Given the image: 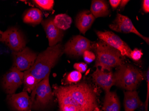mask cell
Segmentation results:
<instances>
[{"label":"cell","mask_w":149,"mask_h":111,"mask_svg":"<svg viewBox=\"0 0 149 111\" xmlns=\"http://www.w3.org/2000/svg\"><path fill=\"white\" fill-rule=\"evenodd\" d=\"M92 77L93 81L106 92H110L112 87L115 85L113 73L112 72H107L97 68Z\"/></svg>","instance_id":"7c38bea8"},{"label":"cell","mask_w":149,"mask_h":111,"mask_svg":"<svg viewBox=\"0 0 149 111\" xmlns=\"http://www.w3.org/2000/svg\"><path fill=\"white\" fill-rule=\"evenodd\" d=\"M74 68L76 70L79 72L80 73H84L87 71L88 66L87 64L83 62L75 63L74 65Z\"/></svg>","instance_id":"484cf974"},{"label":"cell","mask_w":149,"mask_h":111,"mask_svg":"<svg viewBox=\"0 0 149 111\" xmlns=\"http://www.w3.org/2000/svg\"><path fill=\"white\" fill-rule=\"evenodd\" d=\"M143 105L136 90L127 91L124 92V106L125 111H134Z\"/></svg>","instance_id":"2e32d148"},{"label":"cell","mask_w":149,"mask_h":111,"mask_svg":"<svg viewBox=\"0 0 149 111\" xmlns=\"http://www.w3.org/2000/svg\"><path fill=\"white\" fill-rule=\"evenodd\" d=\"M109 28L111 30L117 32L123 33H133L136 34L149 44V38L141 35L135 27L131 20L125 16L117 13L116 18L113 23L109 25Z\"/></svg>","instance_id":"8fae6325"},{"label":"cell","mask_w":149,"mask_h":111,"mask_svg":"<svg viewBox=\"0 0 149 111\" xmlns=\"http://www.w3.org/2000/svg\"><path fill=\"white\" fill-rule=\"evenodd\" d=\"M84 59L87 63H91L96 59V55L93 52L90 50H86L84 52L83 54Z\"/></svg>","instance_id":"cb8c5ba5"},{"label":"cell","mask_w":149,"mask_h":111,"mask_svg":"<svg viewBox=\"0 0 149 111\" xmlns=\"http://www.w3.org/2000/svg\"><path fill=\"white\" fill-rule=\"evenodd\" d=\"M90 10L95 18L106 16L109 13L108 4L105 1L101 0L93 1Z\"/></svg>","instance_id":"ac0fdd59"},{"label":"cell","mask_w":149,"mask_h":111,"mask_svg":"<svg viewBox=\"0 0 149 111\" xmlns=\"http://www.w3.org/2000/svg\"><path fill=\"white\" fill-rule=\"evenodd\" d=\"M3 32H2L0 30V41H1V37H2V34H3Z\"/></svg>","instance_id":"4dcf8cb0"},{"label":"cell","mask_w":149,"mask_h":111,"mask_svg":"<svg viewBox=\"0 0 149 111\" xmlns=\"http://www.w3.org/2000/svg\"><path fill=\"white\" fill-rule=\"evenodd\" d=\"M91 48V42L89 40L82 36L77 35L72 37L67 42L63 51L67 55L79 57Z\"/></svg>","instance_id":"30bf717a"},{"label":"cell","mask_w":149,"mask_h":111,"mask_svg":"<svg viewBox=\"0 0 149 111\" xmlns=\"http://www.w3.org/2000/svg\"><path fill=\"white\" fill-rule=\"evenodd\" d=\"M42 24L48 38L50 47L56 46L61 41L63 36L62 31L55 26L53 20L50 18L43 21Z\"/></svg>","instance_id":"5bb4252c"},{"label":"cell","mask_w":149,"mask_h":111,"mask_svg":"<svg viewBox=\"0 0 149 111\" xmlns=\"http://www.w3.org/2000/svg\"><path fill=\"white\" fill-rule=\"evenodd\" d=\"M23 21L29 24H39L42 21V12L39 9L32 8L25 14Z\"/></svg>","instance_id":"d6986e66"},{"label":"cell","mask_w":149,"mask_h":111,"mask_svg":"<svg viewBox=\"0 0 149 111\" xmlns=\"http://www.w3.org/2000/svg\"><path fill=\"white\" fill-rule=\"evenodd\" d=\"M50 74H47L32 92L30 97L31 109L43 108L52 101L53 93L49 82Z\"/></svg>","instance_id":"5b68a950"},{"label":"cell","mask_w":149,"mask_h":111,"mask_svg":"<svg viewBox=\"0 0 149 111\" xmlns=\"http://www.w3.org/2000/svg\"><path fill=\"white\" fill-rule=\"evenodd\" d=\"M99 38L104 42L120 52L123 56L130 58L132 50L119 37L110 31H96Z\"/></svg>","instance_id":"52a82bcc"},{"label":"cell","mask_w":149,"mask_h":111,"mask_svg":"<svg viewBox=\"0 0 149 111\" xmlns=\"http://www.w3.org/2000/svg\"><path fill=\"white\" fill-rule=\"evenodd\" d=\"M13 67L20 71L30 69L35 64L37 55L30 48L25 47L18 52H13Z\"/></svg>","instance_id":"8992f818"},{"label":"cell","mask_w":149,"mask_h":111,"mask_svg":"<svg viewBox=\"0 0 149 111\" xmlns=\"http://www.w3.org/2000/svg\"><path fill=\"white\" fill-rule=\"evenodd\" d=\"M129 1H128V0H122V1H121L120 3V8H124L125 6L127 5V3L129 2Z\"/></svg>","instance_id":"f546056e"},{"label":"cell","mask_w":149,"mask_h":111,"mask_svg":"<svg viewBox=\"0 0 149 111\" xmlns=\"http://www.w3.org/2000/svg\"><path fill=\"white\" fill-rule=\"evenodd\" d=\"M113 76L115 85L127 91L136 90L143 80V73L139 69L128 64L118 67Z\"/></svg>","instance_id":"277c9868"},{"label":"cell","mask_w":149,"mask_h":111,"mask_svg":"<svg viewBox=\"0 0 149 111\" xmlns=\"http://www.w3.org/2000/svg\"><path fill=\"white\" fill-rule=\"evenodd\" d=\"M63 52V48L60 43L49 47L37 56L33 66L25 71L33 75L39 83L50 73L51 69L56 65Z\"/></svg>","instance_id":"7a4b0ae2"},{"label":"cell","mask_w":149,"mask_h":111,"mask_svg":"<svg viewBox=\"0 0 149 111\" xmlns=\"http://www.w3.org/2000/svg\"><path fill=\"white\" fill-rule=\"evenodd\" d=\"M24 72L12 67L2 78V87L7 94H15L23 82Z\"/></svg>","instance_id":"ba28073f"},{"label":"cell","mask_w":149,"mask_h":111,"mask_svg":"<svg viewBox=\"0 0 149 111\" xmlns=\"http://www.w3.org/2000/svg\"><path fill=\"white\" fill-rule=\"evenodd\" d=\"M95 19V17L89 11H84L77 16L76 26L81 33L85 34L93 25Z\"/></svg>","instance_id":"9a60e30c"},{"label":"cell","mask_w":149,"mask_h":111,"mask_svg":"<svg viewBox=\"0 0 149 111\" xmlns=\"http://www.w3.org/2000/svg\"><path fill=\"white\" fill-rule=\"evenodd\" d=\"M1 41L8 46L13 52H18L25 47V39L19 30L11 27L3 32Z\"/></svg>","instance_id":"9c48e42d"},{"label":"cell","mask_w":149,"mask_h":111,"mask_svg":"<svg viewBox=\"0 0 149 111\" xmlns=\"http://www.w3.org/2000/svg\"><path fill=\"white\" fill-rule=\"evenodd\" d=\"M23 83L24 85L23 91L29 93H31L33 90L35 89L38 84L37 79L33 75L26 71L24 72Z\"/></svg>","instance_id":"44dd1931"},{"label":"cell","mask_w":149,"mask_h":111,"mask_svg":"<svg viewBox=\"0 0 149 111\" xmlns=\"http://www.w3.org/2000/svg\"><path fill=\"white\" fill-rule=\"evenodd\" d=\"M82 77V74L77 70L73 71L67 76L66 81L69 83L77 84L81 80Z\"/></svg>","instance_id":"7402d4cb"},{"label":"cell","mask_w":149,"mask_h":111,"mask_svg":"<svg viewBox=\"0 0 149 111\" xmlns=\"http://www.w3.org/2000/svg\"><path fill=\"white\" fill-rule=\"evenodd\" d=\"M33 1L38 6L47 10H52L54 4L53 0H35Z\"/></svg>","instance_id":"603a6c76"},{"label":"cell","mask_w":149,"mask_h":111,"mask_svg":"<svg viewBox=\"0 0 149 111\" xmlns=\"http://www.w3.org/2000/svg\"><path fill=\"white\" fill-rule=\"evenodd\" d=\"M7 99L11 106L17 111H30L31 109L30 97L27 92L8 95Z\"/></svg>","instance_id":"4fadbf2b"},{"label":"cell","mask_w":149,"mask_h":111,"mask_svg":"<svg viewBox=\"0 0 149 111\" xmlns=\"http://www.w3.org/2000/svg\"><path fill=\"white\" fill-rule=\"evenodd\" d=\"M102 109L104 111H120V103L116 92H106Z\"/></svg>","instance_id":"e0dca14e"},{"label":"cell","mask_w":149,"mask_h":111,"mask_svg":"<svg viewBox=\"0 0 149 111\" xmlns=\"http://www.w3.org/2000/svg\"><path fill=\"white\" fill-rule=\"evenodd\" d=\"M120 0H110L109 3L113 10L117 9V7L119 6L120 3Z\"/></svg>","instance_id":"83f0119b"},{"label":"cell","mask_w":149,"mask_h":111,"mask_svg":"<svg viewBox=\"0 0 149 111\" xmlns=\"http://www.w3.org/2000/svg\"><path fill=\"white\" fill-rule=\"evenodd\" d=\"M59 105L71 111H100L97 92L87 83L66 86L54 87Z\"/></svg>","instance_id":"6da1fadb"},{"label":"cell","mask_w":149,"mask_h":111,"mask_svg":"<svg viewBox=\"0 0 149 111\" xmlns=\"http://www.w3.org/2000/svg\"><path fill=\"white\" fill-rule=\"evenodd\" d=\"M143 10L146 13H148L149 12V0H144L143 1Z\"/></svg>","instance_id":"f1b7e54d"},{"label":"cell","mask_w":149,"mask_h":111,"mask_svg":"<svg viewBox=\"0 0 149 111\" xmlns=\"http://www.w3.org/2000/svg\"><path fill=\"white\" fill-rule=\"evenodd\" d=\"M146 81H147V95L145 102V111H148V102L149 100V69H148L146 74Z\"/></svg>","instance_id":"4316f807"},{"label":"cell","mask_w":149,"mask_h":111,"mask_svg":"<svg viewBox=\"0 0 149 111\" xmlns=\"http://www.w3.org/2000/svg\"><path fill=\"white\" fill-rule=\"evenodd\" d=\"M97 59L95 67L111 72L113 68L118 67L124 63L121 53L116 49L107 45L103 41L97 42L93 46Z\"/></svg>","instance_id":"3957f363"},{"label":"cell","mask_w":149,"mask_h":111,"mask_svg":"<svg viewBox=\"0 0 149 111\" xmlns=\"http://www.w3.org/2000/svg\"><path fill=\"white\" fill-rule=\"evenodd\" d=\"M53 22L59 30H66L71 27L72 20L70 16L66 14H59L54 17Z\"/></svg>","instance_id":"ffe728a7"},{"label":"cell","mask_w":149,"mask_h":111,"mask_svg":"<svg viewBox=\"0 0 149 111\" xmlns=\"http://www.w3.org/2000/svg\"><path fill=\"white\" fill-rule=\"evenodd\" d=\"M143 53L141 50L135 48L134 50L132 51L130 53V58L134 61H138L140 60L143 56Z\"/></svg>","instance_id":"d4e9b609"}]
</instances>
